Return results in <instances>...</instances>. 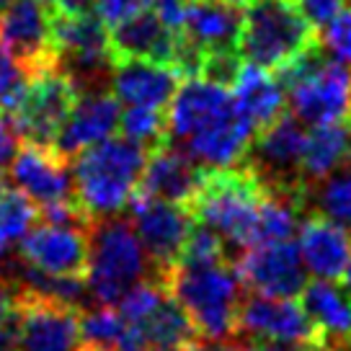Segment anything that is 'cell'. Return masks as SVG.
I'll return each mask as SVG.
<instances>
[{
	"mask_svg": "<svg viewBox=\"0 0 351 351\" xmlns=\"http://www.w3.org/2000/svg\"><path fill=\"white\" fill-rule=\"evenodd\" d=\"M241 351H258V349H256V346H243Z\"/></svg>",
	"mask_w": 351,
	"mask_h": 351,
	"instance_id": "obj_48",
	"label": "cell"
},
{
	"mask_svg": "<svg viewBox=\"0 0 351 351\" xmlns=\"http://www.w3.org/2000/svg\"><path fill=\"white\" fill-rule=\"evenodd\" d=\"M127 209L132 215V228L150 256L153 276L160 279L178 261L181 248L194 228V215L184 204L147 197L140 191L132 194Z\"/></svg>",
	"mask_w": 351,
	"mask_h": 351,
	"instance_id": "obj_10",
	"label": "cell"
},
{
	"mask_svg": "<svg viewBox=\"0 0 351 351\" xmlns=\"http://www.w3.org/2000/svg\"><path fill=\"white\" fill-rule=\"evenodd\" d=\"M36 217H39V209L19 189L5 186L0 191V256L19 248V243L34 228Z\"/></svg>",
	"mask_w": 351,
	"mask_h": 351,
	"instance_id": "obj_27",
	"label": "cell"
},
{
	"mask_svg": "<svg viewBox=\"0 0 351 351\" xmlns=\"http://www.w3.org/2000/svg\"><path fill=\"white\" fill-rule=\"evenodd\" d=\"M269 189L256 178L248 165L207 171L202 189L189 204L194 222L207 225L238 253L253 245L256 215Z\"/></svg>",
	"mask_w": 351,
	"mask_h": 351,
	"instance_id": "obj_4",
	"label": "cell"
},
{
	"mask_svg": "<svg viewBox=\"0 0 351 351\" xmlns=\"http://www.w3.org/2000/svg\"><path fill=\"white\" fill-rule=\"evenodd\" d=\"M19 143H21V137H19V132L13 127L11 117L5 111H0V168L13 158Z\"/></svg>",
	"mask_w": 351,
	"mask_h": 351,
	"instance_id": "obj_36",
	"label": "cell"
},
{
	"mask_svg": "<svg viewBox=\"0 0 351 351\" xmlns=\"http://www.w3.org/2000/svg\"><path fill=\"white\" fill-rule=\"evenodd\" d=\"M318 44L336 62L351 67V8H343L323 26Z\"/></svg>",
	"mask_w": 351,
	"mask_h": 351,
	"instance_id": "obj_31",
	"label": "cell"
},
{
	"mask_svg": "<svg viewBox=\"0 0 351 351\" xmlns=\"http://www.w3.org/2000/svg\"><path fill=\"white\" fill-rule=\"evenodd\" d=\"M80 351H119V349H96V346H80Z\"/></svg>",
	"mask_w": 351,
	"mask_h": 351,
	"instance_id": "obj_42",
	"label": "cell"
},
{
	"mask_svg": "<svg viewBox=\"0 0 351 351\" xmlns=\"http://www.w3.org/2000/svg\"><path fill=\"white\" fill-rule=\"evenodd\" d=\"M181 77L168 65L147 60H124L111 67V90L127 106L163 109L173 99Z\"/></svg>",
	"mask_w": 351,
	"mask_h": 351,
	"instance_id": "obj_23",
	"label": "cell"
},
{
	"mask_svg": "<svg viewBox=\"0 0 351 351\" xmlns=\"http://www.w3.org/2000/svg\"><path fill=\"white\" fill-rule=\"evenodd\" d=\"M11 3H13V0H0V13L5 11V8H8V5H11Z\"/></svg>",
	"mask_w": 351,
	"mask_h": 351,
	"instance_id": "obj_43",
	"label": "cell"
},
{
	"mask_svg": "<svg viewBox=\"0 0 351 351\" xmlns=\"http://www.w3.org/2000/svg\"><path fill=\"white\" fill-rule=\"evenodd\" d=\"M307 204H315L318 215L336 219L351 230V171H336L307 189Z\"/></svg>",
	"mask_w": 351,
	"mask_h": 351,
	"instance_id": "obj_28",
	"label": "cell"
},
{
	"mask_svg": "<svg viewBox=\"0 0 351 351\" xmlns=\"http://www.w3.org/2000/svg\"><path fill=\"white\" fill-rule=\"evenodd\" d=\"M127 326L111 305H93L80 310V346L119 349Z\"/></svg>",
	"mask_w": 351,
	"mask_h": 351,
	"instance_id": "obj_29",
	"label": "cell"
},
{
	"mask_svg": "<svg viewBox=\"0 0 351 351\" xmlns=\"http://www.w3.org/2000/svg\"><path fill=\"white\" fill-rule=\"evenodd\" d=\"M243 3L238 0H189L181 34L202 55L238 52Z\"/></svg>",
	"mask_w": 351,
	"mask_h": 351,
	"instance_id": "obj_22",
	"label": "cell"
},
{
	"mask_svg": "<svg viewBox=\"0 0 351 351\" xmlns=\"http://www.w3.org/2000/svg\"><path fill=\"white\" fill-rule=\"evenodd\" d=\"M49 13H60V16H93L96 13V0H55V5Z\"/></svg>",
	"mask_w": 351,
	"mask_h": 351,
	"instance_id": "obj_37",
	"label": "cell"
},
{
	"mask_svg": "<svg viewBox=\"0 0 351 351\" xmlns=\"http://www.w3.org/2000/svg\"><path fill=\"white\" fill-rule=\"evenodd\" d=\"M52 36H55L57 65L65 67L77 83L88 77L96 80L114 67L109 52L106 23L93 16H60L52 13Z\"/></svg>",
	"mask_w": 351,
	"mask_h": 351,
	"instance_id": "obj_17",
	"label": "cell"
},
{
	"mask_svg": "<svg viewBox=\"0 0 351 351\" xmlns=\"http://www.w3.org/2000/svg\"><path fill=\"white\" fill-rule=\"evenodd\" d=\"M307 132L300 119L282 114L269 127L256 132L245 163L269 191L300 194L307 199V184L302 178V153Z\"/></svg>",
	"mask_w": 351,
	"mask_h": 351,
	"instance_id": "obj_8",
	"label": "cell"
},
{
	"mask_svg": "<svg viewBox=\"0 0 351 351\" xmlns=\"http://www.w3.org/2000/svg\"><path fill=\"white\" fill-rule=\"evenodd\" d=\"M153 0H96V13L104 23H114L124 21L132 13L143 11V8H150Z\"/></svg>",
	"mask_w": 351,
	"mask_h": 351,
	"instance_id": "obj_34",
	"label": "cell"
},
{
	"mask_svg": "<svg viewBox=\"0 0 351 351\" xmlns=\"http://www.w3.org/2000/svg\"><path fill=\"white\" fill-rule=\"evenodd\" d=\"M300 256L315 279H343L351 261V230L336 219L313 212L300 225Z\"/></svg>",
	"mask_w": 351,
	"mask_h": 351,
	"instance_id": "obj_21",
	"label": "cell"
},
{
	"mask_svg": "<svg viewBox=\"0 0 351 351\" xmlns=\"http://www.w3.org/2000/svg\"><path fill=\"white\" fill-rule=\"evenodd\" d=\"M160 282L168 295L184 307L199 339L235 336L243 285L228 261L173 263Z\"/></svg>",
	"mask_w": 351,
	"mask_h": 351,
	"instance_id": "obj_2",
	"label": "cell"
},
{
	"mask_svg": "<svg viewBox=\"0 0 351 351\" xmlns=\"http://www.w3.org/2000/svg\"><path fill=\"white\" fill-rule=\"evenodd\" d=\"M318 44L295 0H243L238 55L263 70H279Z\"/></svg>",
	"mask_w": 351,
	"mask_h": 351,
	"instance_id": "obj_6",
	"label": "cell"
},
{
	"mask_svg": "<svg viewBox=\"0 0 351 351\" xmlns=\"http://www.w3.org/2000/svg\"><path fill=\"white\" fill-rule=\"evenodd\" d=\"M232 111L235 101L228 86H219L202 75L184 77V86L176 88L173 99L165 106L168 143L178 147L209 127H215Z\"/></svg>",
	"mask_w": 351,
	"mask_h": 351,
	"instance_id": "obj_14",
	"label": "cell"
},
{
	"mask_svg": "<svg viewBox=\"0 0 351 351\" xmlns=\"http://www.w3.org/2000/svg\"><path fill=\"white\" fill-rule=\"evenodd\" d=\"M16 341H19V328H16V313L0 323V351H16Z\"/></svg>",
	"mask_w": 351,
	"mask_h": 351,
	"instance_id": "obj_39",
	"label": "cell"
},
{
	"mask_svg": "<svg viewBox=\"0 0 351 351\" xmlns=\"http://www.w3.org/2000/svg\"><path fill=\"white\" fill-rule=\"evenodd\" d=\"M80 96V83L65 67H49L36 75H29L21 101L8 114L21 140L39 145H52L62 121L70 117Z\"/></svg>",
	"mask_w": 351,
	"mask_h": 351,
	"instance_id": "obj_7",
	"label": "cell"
},
{
	"mask_svg": "<svg viewBox=\"0 0 351 351\" xmlns=\"http://www.w3.org/2000/svg\"><path fill=\"white\" fill-rule=\"evenodd\" d=\"M343 279H346V287L351 289V261H349V266H346V271H343Z\"/></svg>",
	"mask_w": 351,
	"mask_h": 351,
	"instance_id": "obj_41",
	"label": "cell"
},
{
	"mask_svg": "<svg viewBox=\"0 0 351 351\" xmlns=\"http://www.w3.org/2000/svg\"><path fill=\"white\" fill-rule=\"evenodd\" d=\"M5 189V173H3V168H0V191Z\"/></svg>",
	"mask_w": 351,
	"mask_h": 351,
	"instance_id": "obj_44",
	"label": "cell"
},
{
	"mask_svg": "<svg viewBox=\"0 0 351 351\" xmlns=\"http://www.w3.org/2000/svg\"><path fill=\"white\" fill-rule=\"evenodd\" d=\"M0 39L26 75L57 65L52 13L39 0H13L0 13Z\"/></svg>",
	"mask_w": 351,
	"mask_h": 351,
	"instance_id": "obj_13",
	"label": "cell"
},
{
	"mask_svg": "<svg viewBox=\"0 0 351 351\" xmlns=\"http://www.w3.org/2000/svg\"><path fill=\"white\" fill-rule=\"evenodd\" d=\"M295 5L313 29H320L346 8V0H295Z\"/></svg>",
	"mask_w": 351,
	"mask_h": 351,
	"instance_id": "obj_33",
	"label": "cell"
},
{
	"mask_svg": "<svg viewBox=\"0 0 351 351\" xmlns=\"http://www.w3.org/2000/svg\"><path fill=\"white\" fill-rule=\"evenodd\" d=\"M8 163V178L13 186L26 199H32L39 212L75 202L73 171L65 155L57 153L52 145L21 140Z\"/></svg>",
	"mask_w": 351,
	"mask_h": 351,
	"instance_id": "obj_11",
	"label": "cell"
},
{
	"mask_svg": "<svg viewBox=\"0 0 351 351\" xmlns=\"http://www.w3.org/2000/svg\"><path fill=\"white\" fill-rule=\"evenodd\" d=\"M230 90L238 111L256 132L269 127L285 114V88L263 67H256L251 62L241 65V73Z\"/></svg>",
	"mask_w": 351,
	"mask_h": 351,
	"instance_id": "obj_25",
	"label": "cell"
},
{
	"mask_svg": "<svg viewBox=\"0 0 351 351\" xmlns=\"http://www.w3.org/2000/svg\"><path fill=\"white\" fill-rule=\"evenodd\" d=\"M232 269L253 295L297 297L307 285V269L292 241L251 245L235 256Z\"/></svg>",
	"mask_w": 351,
	"mask_h": 351,
	"instance_id": "obj_12",
	"label": "cell"
},
{
	"mask_svg": "<svg viewBox=\"0 0 351 351\" xmlns=\"http://www.w3.org/2000/svg\"><path fill=\"white\" fill-rule=\"evenodd\" d=\"M147 276H153V263L130 219H93L88 228V297L96 305H117Z\"/></svg>",
	"mask_w": 351,
	"mask_h": 351,
	"instance_id": "obj_3",
	"label": "cell"
},
{
	"mask_svg": "<svg viewBox=\"0 0 351 351\" xmlns=\"http://www.w3.org/2000/svg\"><path fill=\"white\" fill-rule=\"evenodd\" d=\"M186 5H189V0H153L155 16L163 21L165 29H171L173 34H178L184 29Z\"/></svg>",
	"mask_w": 351,
	"mask_h": 351,
	"instance_id": "obj_35",
	"label": "cell"
},
{
	"mask_svg": "<svg viewBox=\"0 0 351 351\" xmlns=\"http://www.w3.org/2000/svg\"><path fill=\"white\" fill-rule=\"evenodd\" d=\"M245 343L235 336L230 339H197L191 343V351H241Z\"/></svg>",
	"mask_w": 351,
	"mask_h": 351,
	"instance_id": "obj_38",
	"label": "cell"
},
{
	"mask_svg": "<svg viewBox=\"0 0 351 351\" xmlns=\"http://www.w3.org/2000/svg\"><path fill=\"white\" fill-rule=\"evenodd\" d=\"M88 225L80 222H44L32 228L19 243L26 266L49 276H83L88 266Z\"/></svg>",
	"mask_w": 351,
	"mask_h": 351,
	"instance_id": "obj_16",
	"label": "cell"
},
{
	"mask_svg": "<svg viewBox=\"0 0 351 351\" xmlns=\"http://www.w3.org/2000/svg\"><path fill=\"white\" fill-rule=\"evenodd\" d=\"M145 150L127 137H109L73 155V189L77 207L90 219H104L127 209L137 191Z\"/></svg>",
	"mask_w": 351,
	"mask_h": 351,
	"instance_id": "obj_1",
	"label": "cell"
},
{
	"mask_svg": "<svg viewBox=\"0 0 351 351\" xmlns=\"http://www.w3.org/2000/svg\"><path fill=\"white\" fill-rule=\"evenodd\" d=\"M26 80L29 75L23 73L21 65L13 60L0 39V111L11 114L16 109V104L21 101L23 88H26Z\"/></svg>",
	"mask_w": 351,
	"mask_h": 351,
	"instance_id": "obj_32",
	"label": "cell"
},
{
	"mask_svg": "<svg viewBox=\"0 0 351 351\" xmlns=\"http://www.w3.org/2000/svg\"><path fill=\"white\" fill-rule=\"evenodd\" d=\"M235 336L256 341H289V343H323L295 297H243L235 320Z\"/></svg>",
	"mask_w": 351,
	"mask_h": 351,
	"instance_id": "obj_15",
	"label": "cell"
},
{
	"mask_svg": "<svg viewBox=\"0 0 351 351\" xmlns=\"http://www.w3.org/2000/svg\"><path fill=\"white\" fill-rule=\"evenodd\" d=\"M119 99L109 90H90L86 96L80 93L70 117L62 121V127L57 132L52 147L70 160L73 155L90 145L109 140L119 130Z\"/></svg>",
	"mask_w": 351,
	"mask_h": 351,
	"instance_id": "obj_19",
	"label": "cell"
},
{
	"mask_svg": "<svg viewBox=\"0 0 351 351\" xmlns=\"http://www.w3.org/2000/svg\"><path fill=\"white\" fill-rule=\"evenodd\" d=\"M305 351H323V343H318V346H310V349H305Z\"/></svg>",
	"mask_w": 351,
	"mask_h": 351,
	"instance_id": "obj_47",
	"label": "cell"
},
{
	"mask_svg": "<svg viewBox=\"0 0 351 351\" xmlns=\"http://www.w3.org/2000/svg\"><path fill=\"white\" fill-rule=\"evenodd\" d=\"M300 305L320 333L323 343L351 341V289L333 285L330 279H315L302 287Z\"/></svg>",
	"mask_w": 351,
	"mask_h": 351,
	"instance_id": "obj_24",
	"label": "cell"
},
{
	"mask_svg": "<svg viewBox=\"0 0 351 351\" xmlns=\"http://www.w3.org/2000/svg\"><path fill=\"white\" fill-rule=\"evenodd\" d=\"M13 313V287L8 279L0 276V323Z\"/></svg>",
	"mask_w": 351,
	"mask_h": 351,
	"instance_id": "obj_40",
	"label": "cell"
},
{
	"mask_svg": "<svg viewBox=\"0 0 351 351\" xmlns=\"http://www.w3.org/2000/svg\"><path fill=\"white\" fill-rule=\"evenodd\" d=\"M292 117L310 127L351 124V70L323 57L320 44L276 70Z\"/></svg>",
	"mask_w": 351,
	"mask_h": 351,
	"instance_id": "obj_5",
	"label": "cell"
},
{
	"mask_svg": "<svg viewBox=\"0 0 351 351\" xmlns=\"http://www.w3.org/2000/svg\"><path fill=\"white\" fill-rule=\"evenodd\" d=\"M39 3H44L47 8H52V5H55V0H39Z\"/></svg>",
	"mask_w": 351,
	"mask_h": 351,
	"instance_id": "obj_46",
	"label": "cell"
},
{
	"mask_svg": "<svg viewBox=\"0 0 351 351\" xmlns=\"http://www.w3.org/2000/svg\"><path fill=\"white\" fill-rule=\"evenodd\" d=\"M119 132L121 137L140 145L143 150H153L158 145L168 143L165 111L150 106H127L119 114Z\"/></svg>",
	"mask_w": 351,
	"mask_h": 351,
	"instance_id": "obj_30",
	"label": "cell"
},
{
	"mask_svg": "<svg viewBox=\"0 0 351 351\" xmlns=\"http://www.w3.org/2000/svg\"><path fill=\"white\" fill-rule=\"evenodd\" d=\"M109 52L114 65L124 60H147V62L171 67L176 52V34L165 29L153 8H143L111 26Z\"/></svg>",
	"mask_w": 351,
	"mask_h": 351,
	"instance_id": "obj_20",
	"label": "cell"
},
{
	"mask_svg": "<svg viewBox=\"0 0 351 351\" xmlns=\"http://www.w3.org/2000/svg\"><path fill=\"white\" fill-rule=\"evenodd\" d=\"M204 176H207V168H202L181 147L163 143L153 147L145 158L137 191L189 207L197 197V191L202 189Z\"/></svg>",
	"mask_w": 351,
	"mask_h": 351,
	"instance_id": "obj_18",
	"label": "cell"
},
{
	"mask_svg": "<svg viewBox=\"0 0 351 351\" xmlns=\"http://www.w3.org/2000/svg\"><path fill=\"white\" fill-rule=\"evenodd\" d=\"M16 351H80V307L13 287Z\"/></svg>",
	"mask_w": 351,
	"mask_h": 351,
	"instance_id": "obj_9",
	"label": "cell"
},
{
	"mask_svg": "<svg viewBox=\"0 0 351 351\" xmlns=\"http://www.w3.org/2000/svg\"><path fill=\"white\" fill-rule=\"evenodd\" d=\"M346 163H351V124L313 127L302 153V178L307 186L343 171Z\"/></svg>",
	"mask_w": 351,
	"mask_h": 351,
	"instance_id": "obj_26",
	"label": "cell"
},
{
	"mask_svg": "<svg viewBox=\"0 0 351 351\" xmlns=\"http://www.w3.org/2000/svg\"><path fill=\"white\" fill-rule=\"evenodd\" d=\"M160 351H191V346H178V349H160Z\"/></svg>",
	"mask_w": 351,
	"mask_h": 351,
	"instance_id": "obj_45",
	"label": "cell"
}]
</instances>
